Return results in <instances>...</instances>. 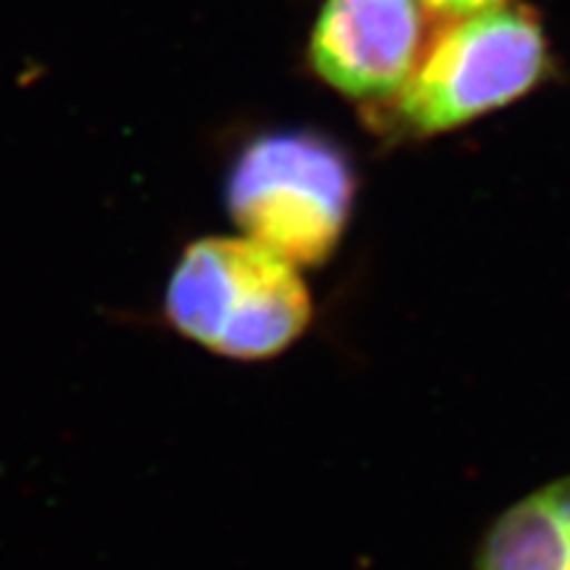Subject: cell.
<instances>
[{
  "label": "cell",
  "instance_id": "cell-5",
  "mask_svg": "<svg viewBox=\"0 0 570 570\" xmlns=\"http://www.w3.org/2000/svg\"><path fill=\"white\" fill-rule=\"evenodd\" d=\"M475 570H570V475L502 512Z\"/></svg>",
  "mask_w": 570,
  "mask_h": 570
},
{
  "label": "cell",
  "instance_id": "cell-3",
  "mask_svg": "<svg viewBox=\"0 0 570 570\" xmlns=\"http://www.w3.org/2000/svg\"><path fill=\"white\" fill-rule=\"evenodd\" d=\"M547 40L525 11L499 9L454 19L399 92L404 132L436 135L525 96L547 75Z\"/></svg>",
  "mask_w": 570,
  "mask_h": 570
},
{
  "label": "cell",
  "instance_id": "cell-2",
  "mask_svg": "<svg viewBox=\"0 0 570 570\" xmlns=\"http://www.w3.org/2000/svg\"><path fill=\"white\" fill-rule=\"evenodd\" d=\"M225 198L246 238L296 267H315L346 230L354 175L346 156L317 135H267L235 159Z\"/></svg>",
  "mask_w": 570,
  "mask_h": 570
},
{
  "label": "cell",
  "instance_id": "cell-1",
  "mask_svg": "<svg viewBox=\"0 0 570 570\" xmlns=\"http://www.w3.org/2000/svg\"><path fill=\"white\" fill-rule=\"evenodd\" d=\"M164 315L180 336L227 360H269L312 323L298 267L252 238H202L169 275Z\"/></svg>",
  "mask_w": 570,
  "mask_h": 570
},
{
  "label": "cell",
  "instance_id": "cell-6",
  "mask_svg": "<svg viewBox=\"0 0 570 570\" xmlns=\"http://www.w3.org/2000/svg\"><path fill=\"white\" fill-rule=\"evenodd\" d=\"M423 6H428L433 13H439V17L462 19L473 17V13L499 9V6H504V0H423Z\"/></svg>",
  "mask_w": 570,
  "mask_h": 570
},
{
  "label": "cell",
  "instance_id": "cell-4",
  "mask_svg": "<svg viewBox=\"0 0 570 570\" xmlns=\"http://www.w3.org/2000/svg\"><path fill=\"white\" fill-rule=\"evenodd\" d=\"M423 48V0H327L312 32V67L344 96L402 92Z\"/></svg>",
  "mask_w": 570,
  "mask_h": 570
}]
</instances>
